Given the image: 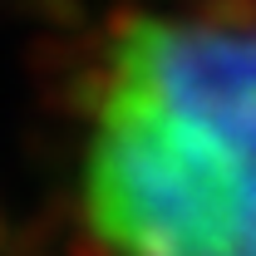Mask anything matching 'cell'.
<instances>
[{
    "mask_svg": "<svg viewBox=\"0 0 256 256\" xmlns=\"http://www.w3.org/2000/svg\"><path fill=\"white\" fill-rule=\"evenodd\" d=\"M84 217L114 256H256V25L143 15L118 34Z\"/></svg>",
    "mask_w": 256,
    "mask_h": 256,
    "instance_id": "6da1fadb",
    "label": "cell"
}]
</instances>
